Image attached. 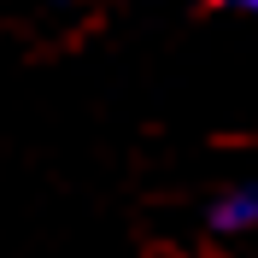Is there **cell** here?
Instances as JSON below:
<instances>
[{
	"instance_id": "7a4b0ae2",
	"label": "cell",
	"mask_w": 258,
	"mask_h": 258,
	"mask_svg": "<svg viewBox=\"0 0 258 258\" xmlns=\"http://www.w3.org/2000/svg\"><path fill=\"white\" fill-rule=\"evenodd\" d=\"M223 6H235V12H246V18H258V0H223Z\"/></svg>"
},
{
	"instance_id": "6da1fadb",
	"label": "cell",
	"mask_w": 258,
	"mask_h": 258,
	"mask_svg": "<svg viewBox=\"0 0 258 258\" xmlns=\"http://www.w3.org/2000/svg\"><path fill=\"white\" fill-rule=\"evenodd\" d=\"M252 223H258V188H235V194H223L211 206V229H223V235L252 229Z\"/></svg>"
}]
</instances>
